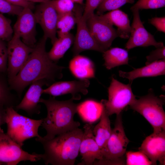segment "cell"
Here are the masks:
<instances>
[{"instance_id":"6da1fadb","label":"cell","mask_w":165,"mask_h":165,"mask_svg":"<svg viewBox=\"0 0 165 165\" xmlns=\"http://www.w3.org/2000/svg\"><path fill=\"white\" fill-rule=\"evenodd\" d=\"M46 40L43 36L17 75L8 80L10 89L16 91L19 97L26 87L37 80L45 79L51 84L63 77L62 71L65 67L49 58L46 50Z\"/></svg>"},{"instance_id":"7a4b0ae2","label":"cell","mask_w":165,"mask_h":165,"mask_svg":"<svg viewBox=\"0 0 165 165\" xmlns=\"http://www.w3.org/2000/svg\"><path fill=\"white\" fill-rule=\"evenodd\" d=\"M72 98L59 101L50 96L48 99L40 98L39 103H43L47 111L46 117L43 119L41 126L46 132L43 138L51 139L55 136L79 127L80 123L74 120L79 103L73 102Z\"/></svg>"},{"instance_id":"3957f363","label":"cell","mask_w":165,"mask_h":165,"mask_svg":"<svg viewBox=\"0 0 165 165\" xmlns=\"http://www.w3.org/2000/svg\"><path fill=\"white\" fill-rule=\"evenodd\" d=\"M83 131L79 127L46 140L40 136L35 140L42 145V160L46 165H74L79 152Z\"/></svg>"},{"instance_id":"277c9868","label":"cell","mask_w":165,"mask_h":165,"mask_svg":"<svg viewBox=\"0 0 165 165\" xmlns=\"http://www.w3.org/2000/svg\"><path fill=\"white\" fill-rule=\"evenodd\" d=\"M164 102V96H156L150 89L147 95L136 98L129 106L142 116L152 126L153 132L156 133L165 131Z\"/></svg>"},{"instance_id":"5b68a950","label":"cell","mask_w":165,"mask_h":165,"mask_svg":"<svg viewBox=\"0 0 165 165\" xmlns=\"http://www.w3.org/2000/svg\"><path fill=\"white\" fill-rule=\"evenodd\" d=\"M42 121V119L35 120L20 115L13 106L6 108V134L21 147L25 140L41 136L38 130Z\"/></svg>"},{"instance_id":"8992f818","label":"cell","mask_w":165,"mask_h":165,"mask_svg":"<svg viewBox=\"0 0 165 165\" xmlns=\"http://www.w3.org/2000/svg\"><path fill=\"white\" fill-rule=\"evenodd\" d=\"M130 141L123 128L121 113L116 115L114 127L105 147L101 150L103 159L95 165L112 164L121 161L125 154Z\"/></svg>"},{"instance_id":"52a82bcc","label":"cell","mask_w":165,"mask_h":165,"mask_svg":"<svg viewBox=\"0 0 165 165\" xmlns=\"http://www.w3.org/2000/svg\"><path fill=\"white\" fill-rule=\"evenodd\" d=\"M129 83L125 84L112 77L109 86L108 88V100H102L105 110L109 116L115 114L121 113L128 105H130L135 99Z\"/></svg>"},{"instance_id":"ba28073f","label":"cell","mask_w":165,"mask_h":165,"mask_svg":"<svg viewBox=\"0 0 165 165\" xmlns=\"http://www.w3.org/2000/svg\"><path fill=\"white\" fill-rule=\"evenodd\" d=\"M42 154H30L24 150L0 129V165H16L26 161L36 162L42 160Z\"/></svg>"},{"instance_id":"9c48e42d","label":"cell","mask_w":165,"mask_h":165,"mask_svg":"<svg viewBox=\"0 0 165 165\" xmlns=\"http://www.w3.org/2000/svg\"><path fill=\"white\" fill-rule=\"evenodd\" d=\"M80 5L76 4L73 12L75 17L77 31L74 37L72 51L73 56L87 50L105 51L98 45L91 35L87 27L86 20L82 17L83 9Z\"/></svg>"},{"instance_id":"30bf717a","label":"cell","mask_w":165,"mask_h":165,"mask_svg":"<svg viewBox=\"0 0 165 165\" xmlns=\"http://www.w3.org/2000/svg\"><path fill=\"white\" fill-rule=\"evenodd\" d=\"M8 62L7 75L8 80L13 78L26 62L34 48L24 44L19 37L13 35L7 44Z\"/></svg>"},{"instance_id":"8fae6325","label":"cell","mask_w":165,"mask_h":165,"mask_svg":"<svg viewBox=\"0 0 165 165\" xmlns=\"http://www.w3.org/2000/svg\"><path fill=\"white\" fill-rule=\"evenodd\" d=\"M86 22L92 37L104 51L108 49L113 40L119 37L117 30L99 15L94 13Z\"/></svg>"},{"instance_id":"7c38bea8","label":"cell","mask_w":165,"mask_h":165,"mask_svg":"<svg viewBox=\"0 0 165 165\" xmlns=\"http://www.w3.org/2000/svg\"><path fill=\"white\" fill-rule=\"evenodd\" d=\"M34 14L37 23L43 31V37L47 39H50L53 44L57 38L56 34L58 14L51 0L40 3L36 6Z\"/></svg>"},{"instance_id":"4fadbf2b","label":"cell","mask_w":165,"mask_h":165,"mask_svg":"<svg viewBox=\"0 0 165 165\" xmlns=\"http://www.w3.org/2000/svg\"><path fill=\"white\" fill-rule=\"evenodd\" d=\"M131 10L133 19L129 39L125 45L126 48L129 50L138 46H152L156 48L163 46V42L156 41L153 36L145 29L140 18L139 10L137 9Z\"/></svg>"},{"instance_id":"5bb4252c","label":"cell","mask_w":165,"mask_h":165,"mask_svg":"<svg viewBox=\"0 0 165 165\" xmlns=\"http://www.w3.org/2000/svg\"><path fill=\"white\" fill-rule=\"evenodd\" d=\"M13 29V35L27 46L34 48L37 44L36 18L32 10L24 8L18 15Z\"/></svg>"},{"instance_id":"9a60e30c","label":"cell","mask_w":165,"mask_h":165,"mask_svg":"<svg viewBox=\"0 0 165 165\" xmlns=\"http://www.w3.org/2000/svg\"><path fill=\"white\" fill-rule=\"evenodd\" d=\"M93 127L92 124L90 123H87L83 126V132L79 150L82 161L77 165H93L95 161L103 159L101 149L96 142L93 133Z\"/></svg>"},{"instance_id":"2e32d148","label":"cell","mask_w":165,"mask_h":165,"mask_svg":"<svg viewBox=\"0 0 165 165\" xmlns=\"http://www.w3.org/2000/svg\"><path fill=\"white\" fill-rule=\"evenodd\" d=\"M138 149L147 156L153 165H156L157 161L160 164L165 165V131L153 132L146 137Z\"/></svg>"},{"instance_id":"e0dca14e","label":"cell","mask_w":165,"mask_h":165,"mask_svg":"<svg viewBox=\"0 0 165 165\" xmlns=\"http://www.w3.org/2000/svg\"><path fill=\"white\" fill-rule=\"evenodd\" d=\"M90 84L88 79L68 81H59L53 83L42 90V94H47L56 97L70 94L75 100H79L81 96L79 93L84 95L88 93L87 88Z\"/></svg>"},{"instance_id":"ac0fdd59","label":"cell","mask_w":165,"mask_h":165,"mask_svg":"<svg viewBox=\"0 0 165 165\" xmlns=\"http://www.w3.org/2000/svg\"><path fill=\"white\" fill-rule=\"evenodd\" d=\"M50 85L45 79L38 80L32 83L21 102L15 106V110L16 111L19 110H24L30 116L39 114L40 106L38 103L42 94V87Z\"/></svg>"},{"instance_id":"d6986e66","label":"cell","mask_w":165,"mask_h":165,"mask_svg":"<svg viewBox=\"0 0 165 165\" xmlns=\"http://www.w3.org/2000/svg\"><path fill=\"white\" fill-rule=\"evenodd\" d=\"M119 73L120 77L128 79L131 84L134 79L137 78L164 75L165 59L154 61L143 67L135 68L130 72L119 70Z\"/></svg>"},{"instance_id":"ffe728a7","label":"cell","mask_w":165,"mask_h":165,"mask_svg":"<svg viewBox=\"0 0 165 165\" xmlns=\"http://www.w3.org/2000/svg\"><path fill=\"white\" fill-rule=\"evenodd\" d=\"M69 67L72 75L77 79H82L95 77L94 64L86 57L79 54L74 56L70 61Z\"/></svg>"},{"instance_id":"44dd1931","label":"cell","mask_w":165,"mask_h":165,"mask_svg":"<svg viewBox=\"0 0 165 165\" xmlns=\"http://www.w3.org/2000/svg\"><path fill=\"white\" fill-rule=\"evenodd\" d=\"M99 15L111 25L117 27L119 37L124 39L129 38L131 28L126 13L119 9Z\"/></svg>"},{"instance_id":"7402d4cb","label":"cell","mask_w":165,"mask_h":165,"mask_svg":"<svg viewBox=\"0 0 165 165\" xmlns=\"http://www.w3.org/2000/svg\"><path fill=\"white\" fill-rule=\"evenodd\" d=\"M102 109L103 105L101 102L87 100L79 103L77 113L83 121L92 124L100 118Z\"/></svg>"},{"instance_id":"603a6c76","label":"cell","mask_w":165,"mask_h":165,"mask_svg":"<svg viewBox=\"0 0 165 165\" xmlns=\"http://www.w3.org/2000/svg\"><path fill=\"white\" fill-rule=\"evenodd\" d=\"M109 116L103 106L100 121L93 129L95 140L101 150L105 147L112 132Z\"/></svg>"},{"instance_id":"cb8c5ba5","label":"cell","mask_w":165,"mask_h":165,"mask_svg":"<svg viewBox=\"0 0 165 165\" xmlns=\"http://www.w3.org/2000/svg\"><path fill=\"white\" fill-rule=\"evenodd\" d=\"M103 53L105 61L104 65L108 70L128 64V53L127 51L125 49L113 47L108 49Z\"/></svg>"},{"instance_id":"d4e9b609","label":"cell","mask_w":165,"mask_h":165,"mask_svg":"<svg viewBox=\"0 0 165 165\" xmlns=\"http://www.w3.org/2000/svg\"><path fill=\"white\" fill-rule=\"evenodd\" d=\"M74 39V36L70 33L58 37L52 44L53 46L50 50L47 52L50 59L56 63L64 56L73 43Z\"/></svg>"},{"instance_id":"484cf974","label":"cell","mask_w":165,"mask_h":165,"mask_svg":"<svg viewBox=\"0 0 165 165\" xmlns=\"http://www.w3.org/2000/svg\"><path fill=\"white\" fill-rule=\"evenodd\" d=\"M10 90L7 73L0 72V106L6 108L16 105V98Z\"/></svg>"},{"instance_id":"4316f807","label":"cell","mask_w":165,"mask_h":165,"mask_svg":"<svg viewBox=\"0 0 165 165\" xmlns=\"http://www.w3.org/2000/svg\"><path fill=\"white\" fill-rule=\"evenodd\" d=\"M76 24L75 17L73 12L58 15L57 24V33L58 37L69 33Z\"/></svg>"},{"instance_id":"83f0119b","label":"cell","mask_w":165,"mask_h":165,"mask_svg":"<svg viewBox=\"0 0 165 165\" xmlns=\"http://www.w3.org/2000/svg\"><path fill=\"white\" fill-rule=\"evenodd\" d=\"M134 2V0H103L96 9L97 14L101 15L106 11L119 9L126 3Z\"/></svg>"},{"instance_id":"f1b7e54d","label":"cell","mask_w":165,"mask_h":165,"mask_svg":"<svg viewBox=\"0 0 165 165\" xmlns=\"http://www.w3.org/2000/svg\"><path fill=\"white\" fill-rule=\"evenodd\" d=\"M126 165H150L152 163L143 152L139 151L136 152L129 151L126 153Z\"/></svg>"},{"instance_id":"f546056e","label":"cell","mask_w":165,"mask_h":165,"mask_svg":"<svg viewBox=\"0 0 165 165\" xmlns=\"http://www.w3.org/2000/svg\"><path fill=\"white\" fill-rule=\"evenodd\" d=\"M11 20L0 13V39L9 41L12 38L13 31Z\"/></svg>"},{"instance_id":"4dcf8cb0","label":"cell","mask_w":165,"mask_h":165,"mask_svg":"<svg viewBox=\"0 0 165 165\" xmlns=\"http://www.w3.org/2000/svg\"><path fill=\"white\" fill-rule=\"evenodd\" d=\"M165 0H138L130 9H156L165 7Z\"/></svg>"},{"instance_id":"1f68e13d","label":"cell","mask_w":165,"mask_h":165,"mask_svg":"<svg viewBox=\"0 0 165 165\" xmlns=\"http://www.w3.org/2000/svg\"><path fill=\"white\" fill-rule=\"evenodd\" d=\"M58 15L73 12L75 4L72 0H51Z\"/></svg>"},{"instance_id":"d6a6232c","label":"cell","mask_w":165,"mask_h":165,"mask_svg":"<svg viewBox=\"0 0 165 165\" xmlns=\"http://www.w3.org/2000/svg\"><path fill=\"white\" fill-rule=\"evenodd\" d=\"M24 8L12 4L5 0H0V12L12 15L18 16Z\"/></svg>"},{"instance_id":"836d02e7","label":"cell","mask_w":165,"mask_h":165,"mask_svg":"<svg viewBox=\"0 0 165 165\" xmlns=\"http://www.w3.org/2000/svg\"><path fill=\"white\" fill-rule=\"evenodd\" d=\"M8 62L7 44L0 39V72L7 73Z\"/></svg>"},{"instance_id":"e575fe53","label":"cell","mask_w":165,"mask_h":165,"mask_svg":"<svg viewBox=\"0 0 165 165\" xmlns=\"http://www.w3.org/2000/svg\"><path fill=\"white\" fill-rule=\"evenodd\" d=\"M103 0H86V3L82 14L83 18L86 20Z\"/></svg>"},{"instance_id":"d590c367","label":"cell","mask_w":165,"mask_h":165,"mask_svg":"<svg viewBox=\"0 0 165 165\" xmlns=\"http://www.w3.org/2000/svg\"><path fill=\"white\" fill-rule=\"evenodd\" d=\"M146 65L155 61L165 59V46L157 48L155 50L152 51L146 57Z\"/></svg>"},{"instance_id":"8d00e7d4","label":"cell","mask_w":165,"mask_h":165,"mask_svg":"<svg viewBox=\"0 0 165 165\" xmlns=\"http://www.w3.org/2000/svg\"><path fill=\"white\" fill-rule=\"evenodd\" d=\"M150 23L159 31L165 32V17H154L149 20Z\"/></svg>"},{"instance_id":"74e56055","label":"cell","mask_w":165,"mask_h":165,"mask_svg":"<svg viewBox=\"0 0 165 165\" xmlns=\"http://www.w3.org/2000/svg\"><path fill=\"white\" fill-rule=\"evenodd\" d=\"M9 3L24 8H28L32 10L35 8L34 3L27 0H5Z\"/></svg>"},{"instance_id":"f35d334b","label":"cell","mask_w":165,"mask_h":165,"mask_svg":"<svg viewBox=\"0 0 165 165\" xmlns=\"http://www.w3.org/2000/svg\"><path fill=\"white\" fill-rule=\"evenodd\" d=\"M6 108L0 106V129L1 126L6 123Z\"/></svg>"},{"instance_id":"ab89813d","label":"cell","mask_w":165,"mask_h":165,"mask_svg":"<svg viewBox=\"0 0 165 165\" xmlns=\"http://www.w3.org/2000/svg\"><path fill=\"white\" fill-rule=\"evenodd\" d=\"M27 1L33 3L38 2L42 3L48 2L50 0H27Z\"/></svg>"},{"instance_id":"60d3db41","label":"cell","mask_w":165,"mask_h":165,"mask_svg":"<svg viewBox=\"0 0 165 165\" xmlns=\"http://www.w3.org/2000/svg\"><path fill=\"white\" fill-rule=\"evenodd\" d=\"M75 3L79 4L80 5H82L83 2V0H72Z\"/></svg>"}]
</instances>
